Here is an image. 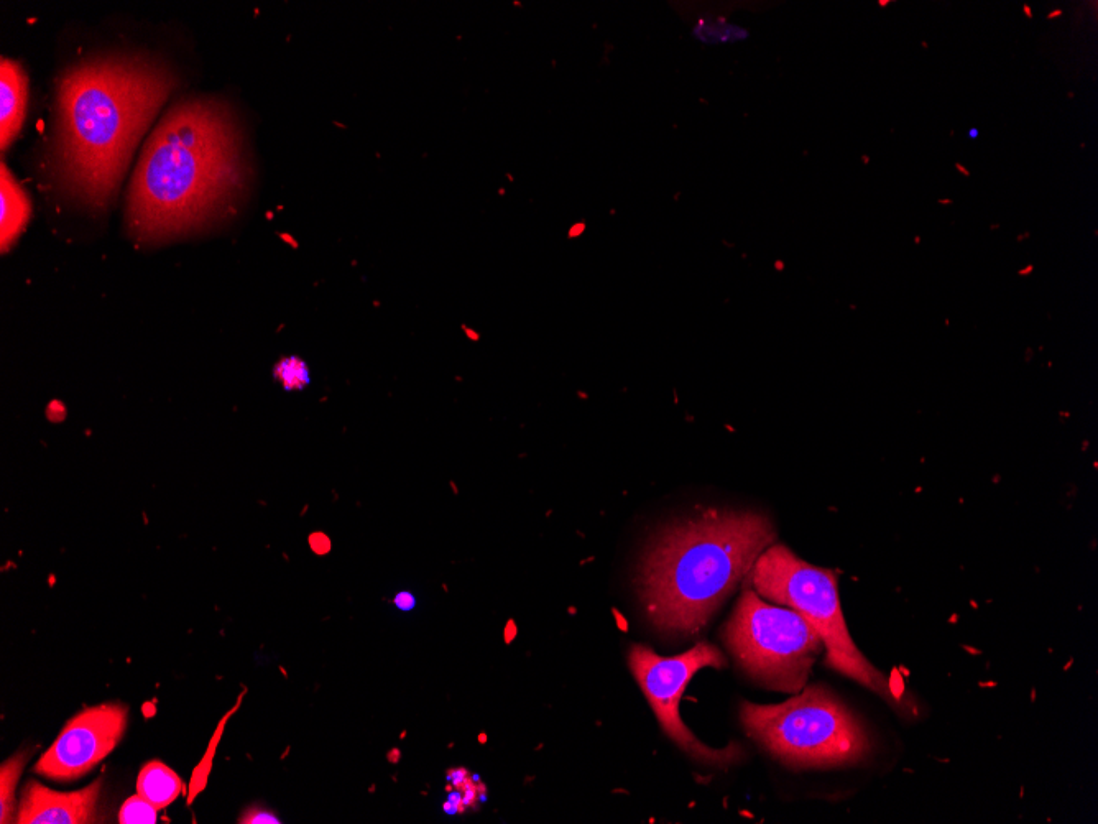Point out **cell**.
I'll return each mask as SVG.
<instances>
[{
    "label": "cell",
    "instance_id": "obj_1",
    "mask_svg": "<svg viewBox=\"0 0 1098 824\" xmlns=\"http://www.w3.org/2000/svg\"><path fill=\"white\" fill-rule=\"evenodd\" d=\"M247 162L234 112L191 96L168 109L145 142L127 193V227L160 242L208 226L242 195Z\"/></svg>",
    "mask_w": 1098,
    "mask_h": 824
},
{
    "label": "cell",
    "instance_id": "obj_2",
    "mask_svg": "<svg viewBox=\"0 0 1098 824\" xmlns=\"http://www.w3.org/2000/svg\"><path fill=\"white\" fill-rule=\"evenodd\" d=\"M175 86L167 65L144 56H96L66 71L56 99V160L81 203L104 209L114 200L132 153Z\"/></svg>",
    "mask_w": 1098,
    "mask_h": 824
},
{
    "label": "cell",
    "instance_id": "obj_3",
    "mask_svg": "<svg viewBox=\"0 0 1098 824\" xmlns=\"http://www.w3.org/2000/svg\"><path fill=\"white\" fill-rule=\"evenodd\" d=\"M775 540L771 520L753 510H704L666 528L640 571L651 624L669 635L699 634Z\"/></svg>",
    "mask_w": 1098,
    "mask_h": 824
},
{
    "label": "cell",
    "instance_id": "obj_4",
    "mask_svg": "<svg viewBox=\"0 0 1098 824\" xmlns=\"http://www.w3.org/2000/svg\"><path fill=\"white\" fill-rule=\"evenodd\" d=\"M748 586L766 601L789 607L821 637L826 665L857 681L903 714H916V704L901 686L873 667L855 645L840 607L837 575L809 565L785 545L773 543L748 573Z\"/></svg>",
    "mask_w": 1098,
    "mask_h": 824
},
{
    "label": "cell",
    "instance_id": "obj_5",
    "mask_svg": "<svg viewBox=\"0 0 1098 824\" xmlns=\"http://www.w3.org/2000/svg\"><path fill=\"white\" fill-rule=\"evenodd\" d=\"M748 736L793 769H829L867 759L872 741L847 704L826 685L804 686L785 703H742Z\"/></svg>",
    "mask_w": 1098,
    "mask_h": 824
},
{
    "label": "cell",
    "instance_id": "obj_6",
    "mask_svg": "<svg viewBox=\"0 0 1098 824\" xmlns=\"http://www.w3.org/2000/svg\"><path fill=\"white\" fill-rule=\"evenodd\" d=\"M724 644L748 678L796 695L808 685L822 640L801 614L771 604L745 586L724 627Z\"/></svg>",
    "mask_w": 1098,
    "mask_h": 824
},
{
    "label": "cell",
    "instance_id": "obj_7",
    "mask_svg": "<svg viewBox=\"0 0 1098 824\" xmlns=\"http://www.w3.org/2000/svg\"><path fill=\"white\" fill-rule=\"evenodd\" d=\"M628 663L666 736L686 754L716 767H729L742 759L743 750L735 744L725 749H712L702 744L683 723L679 713L684 690L699 670L727 667L722 650L716 645L699 642L676 657H660L646 645H633Z\"/></svg>",
    "mask_w": 1098,
    "mask_h": 824
},
{
    "label": "cell",
    "instance_id": "obj_8",
    "mask_svg": "<svg viewBox=\"0 0 1098 824\" xmlns=\"http://www.w3.org/2000/svg\"><path fill=\"white\" fill-rule=\"evenodd\" d=\"M129 723L125 704L107 703L84 709L66 724L35 772L53 782L71 783L96 769L119 746Z\"/></svg>",
    "mask_w": 1098,
    "mask_h": 824
},
{
    "label": "cell",
    "instance_id": "obj_9",
    "mask_svg": "<svg viewBox=\"0 0 1098 824\" xmlns=\"http://www.w3.org/2000/svg\"><path fill=\"white\" fill-rule=\"evenodd\" d=\"M101 788V778L93 785L73 793L53 792L42 783L30 782L24 790L17 823H93Z\"/></svg>",
    "mask_w": 1098,
    "mask_h": 824
},
{
    "label": "cell",
    "instance_id": "obj_10",
    "mask_svg": "<svg viewBox=\"0 0 1098 824\" xmlns=\"http://www.w3.org/2000/svg\"><path fill=\"white\" fill-rule=\"evenodd\" d=\"M28 79L17 61H0V145L9 149L19 135L27 114Z\"/></svg>",
    "mask_w": 1098,
    "mask_h": 824
},
{
    "label": "cell",
    "instance_id": "obj_11",
    "mask_svg": "<svg viewBox=\"0 0 1098 824\" xmlns=\"http://www.w3.org/2000/svg\"><path fill=\"white\" fill-rule=\"evenodd\" d=\"M32 214V204L24 188L17 183L5 163L0 167V216H2V250L7 252L22 234Z\"/></svg>",
    "mask_w": 1098,
    "mask_h": 824
},
{
    "label": "cell",
    "instance_id": "obj_12",
    "mask_svg": "<svg viewBox=\"0 0 1098 824\" xmlns=\"http://www.w3.org/2000/svg\"><path fill=\"white\" fill-rule=\"evenodd\" d=\"M183 792V782L176 772L162 762H148L137 778V793L163 810Z\"/></svg>",
    "mask_w": 1098,
    "mask_h": 824
},
{
    "label": "cell",
    "instance_id": "obj_13",
    "mask_svg": "<svg viewBox=\"0 0 1098 824\" xmlns=\"http://www.w3.org/2000/svg\"><path fill=\"white\" fill-rule=\"evenodd\" d=\"M25 760L27 755L19 754L14 759L7 760L2 765V785H0V805H2V823H9L12 820V810H14V792L15 785L19 782L20 772L24 769Z\"/></svg>",
    "mask_w": 1098,
    "mask_h": 824
},
{
    "label": "cell",
    "instance_id": "obj_14",
    "mask_svg": "<svg viewBox=\"0 0 1098 824\" xmlns=\"http://www.w3.org/2000/svg\"><path fill=\"white\" fill-rule=\"evenodd\" d=\"M158 808L150 801L140 797L139 793L125 801L119 813L122 824H155L158 821Z\"/></svg>",
    "mask_w": 1098,
    "mask_h": 824
},
{
    "label": "cell",
    "instance_id": "obj_15",
    "mask_svg": "<svg viewBox=\"0 0 1098 824\" xmlns=\"http://www.w3.org/2000/svg\"><path fill=\"white\" fill-rule=\"evenodd\" d=\"M275 377L282 382L283 387L287 390L305 389L306 385L310 384V371H308L305 362L298 359V357L283 359L275 367Z\"/></svg>",
    "mask_w": 1098,
    "mask_h": 824
},
{
    "label": "cell",
    "instance_id": "obj_16",
    "mask_svg": "<svg viewBox=\"0 0 1098 824\" xmlns=\"http://www.w3.org/2000/svg\"><path fill=\"white\" fill-rule=\"evenodd\" d=\"M393 604H395L398 611L411 612L415 611L416 606H418V599H416L415 593H411V591H406L405 589V591H400V593L395 594Z\"/></svg>",
    "mask_w": 1098,
    "mask_h": 824
},
{
    "label": "cell",
    "instance_id": "obj_17",
    "mask_svg": "<svg viewBox=\"0 0 1098 824\" xmlns=\"http://www.w3.org/2000/svg\"><path fill=\"white\" fill-rule=\"evenodd\" d=\"M240 823H280V820L268 811L252 810L249 815L240 818Z\"/></svg>",
    "mask_w": 1098,
    "mask_h": 824
},
{
    "label": "cell",
    "instance_id": "obj_18",
    "mask_svg": "<svg viewBox=\"0 0 1098 824\" xmlns=\"http://www.w3.org/2000/svg\"><path fill=\"white\" fill-rule=\"evenodd\" d=\"M448 778L456 787H459V785H464V783L467 782V772L464 769H457V772H454V774L451 772V774L448 775Z\"/></svg>",
    "mask_w": 1098,
    "mask_h": 824
},
{
    "label": "cell",
    "instance_id": "obj_19",
    "mask_svg": "<svg viewBox=\"0 0 1098 824\" xmlns=\"http://www.w3.org/2000/svg\"><path fill=\"white\" fill-rule=\"evenodd\" d=\"M955 170L962 173V175L967 176V178L970 176V170H967L962 163H955Z\"/></svg>",
    "mask_w": 1098,
    "mask_h": 824
},
{
    "label": "cell",
    "instance_id": "obj_20",
    "mask_svg": "<svg viewBox=\"0 0 1098 824\" xmlns=\"http://www.w3.org/2000/svg\"><path fill=\"white\" fill-rule=\"evenodd\" d=\"M979 134H980L979 129H975V127H972V129H970L969 132H967V137H969V139H972V140H977V139H979Z\"/></svg>",
    "mask_w": 1098,
    "mask_h": 824
},
{
    "label": "cell",
    "instance_id": "obj_21",
    "mask_svg": "<svg viewBox=\"0 0 1098 824\" xmlns=\"http://www.w3.org/2000/svg\"><path fill=\"white\" fill-rule=\"evenodd\" d=\"M1062 14H1064V12H1062V9L1054 10V12L1048 14V20H1054L1057 19V17H1062Z\"/></svg>",
    "mask_w": 1098,
    "mask_h": 824
},
{
    "label": "cell",
    "instance_id": "obj_22",
    "mask_svg": "<svg viewBox=\"0 0 1098 824\" xmlns=\"http://www.w3.org/2000/svg\"><path fill=\"white\" fill-rule=\"evenodd\" d=\"M1023 12H1025L1028 19H1033V9H1031L1028 4L1023 5Z\"/></svg>",
    "mask_w": 1098,
    "mask_h": 824
},
{
    "label": "cell",
    "instance_id": "obj_23",
    "mask_svg": "<svg viewBox=\"0 0 1098 824\" xmlns=\"http://www.w3.org/2000/svg\"><path fill=\"white\" fill-rule=\"evenodd\" d=\"M890 4H891L890 0H878V5H880V7H886V5H890Z\"/></svg>",
    "mask_w": 1098,
    "mask_h": 824
},
{
    "label": "cell",
    "instance_id": "obj_24",
    "mask_svg": "<svg viewBox=\"0 0 1098 824\" xmlns=\"http://www.w3.org/2000/svg\"><path fill=\"white\" fill-rule=\"evenodd\" d=\"M941 204H952V200H939Z\"/></svg>",
    "mask_w": 1098,
    "mask_h": 824
}]
</instances>
